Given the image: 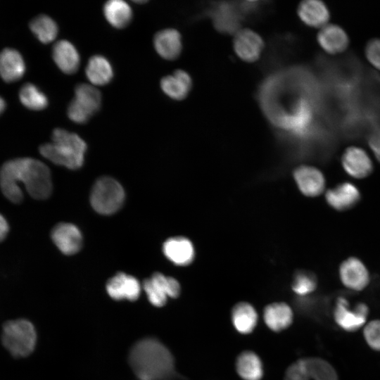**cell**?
<instances>
[{
	"instance_id": "5b68a950",
	"label": "cell",
	"mask_w": 380,
	"mask_h": 380,
	"mask_svg": "<svg viewBox=\"0 0 380 380\" xmlns=\"http://www.w3.org/2000/svg\"><path fill=\"white\" fill-rule=\"evenodd\" d=\"M125 191L120 184L109 177L99 178L94 184L90 202L93 208L102 215H111L122 205Z\"/></svg>"
},
{
	"instance_id": "4dcf8cb0",
	"label": "cell",
	"mask_w": 380,
	"mask_h": 380,
	"mask_svg": "<svg viewBox=\"0 0 380 380\" xmlns=\"http://www.w3.org/2000/svg\"><path fill=\"white\" fill-rule=\"evenodd\" d=\"M317 286V280L315 275L310 272L301 270L296 273L291 287L297 295L305 296L312 293Z\"/></svg>"
},
{
	"instance_id": "ffe728a7",
	"label": "cell",
	"mask_w": 380,
	"mask_h": 380,
	"mask_svg": "<svg viewBox=\"0 0 380 380\" xmlns=\"http://www.w3.org/2000/svg\"><path fill=\"white\" fill-rule=\"evenodd\" d=\"M52 56L58 68L65 74H73L80 67V54L75 46L66 39L58 41L53 45Z\"/></svg>"
},
{
	"instance_id": "9c48e42d",
	"label": "cell",
	"mask_w": 380,
	"mask_h": 380,
	"mask_svg": "<svg viewBox=\"0 0 380 380\" xmlns=\"http://www.w3.org/2000/svg\"><path fill=\"white\" fill-rule=\"evenodd\" d=\"M339 277L342 284L348 289L359 291L369 283V274L364 263L357 258L344 260L339 267Z\"/></svg>"
},
{
	"instance_id": "30bf717a",
	"label": "cell",
	"mask_w": 380,
	"mask_h": 380,
	"mask_svg": "<svg viewBox=\"0 0 380 380\" xmlns=\"http://www.w3.org/2000/svg\"><path fill=\"white\" fill-rule=\"evenodd\" d=\"M51 239L57 248L65 255L77 253L82 245V236L79 229L72 224L61 222L51 232Z\"/></svg>"
},
{
	"instance_id": "4fadbf2b",
	"label": "cell",
	"mask_w": 380,
	"mask_h": 380,
	"mask_svg": "<svg viewBox=\"0 0 380 380\" xmlns=\"http://www.w3.org/2000/svg\"><path fill=\"white\" fill-rule=\"evenodd\" d=\"M106 291L115 300L126 299L133 301L139 298L141 286L134 277L119 272L108 281Z\"/></svg>"
},
{
	"instance_id": "6da1fadb",
	"label": "cell",
	"mask_w": 380,
	"mask_h": 380,
	"mask_svg": "<svg viewBox=\"0 0 380 380\" xmlns=\"http://www.w3.org/2000/svg\"><path fill=\"white\" fill-rule=\"evenodd\" d=\"M21 182L27 193L35 199L49 198L52 192L49 168L32 158L12 159L0 168V187L3 194L12 203H19L23 194L18 182Z\"/></svg>"
},
{
	"instance_id": "d4e9b609",
	"label": "cell",
	"mask_w": 380,
	"mask_h": 380,
	"mask_svg": "<svg viewBox=\"0 0 380 380\" xmlns=\"http://www.w3.org/2000/svg\"><path fill=\"white\" fill-rule=\"evenodd\" d=\"M236 369L239 375L244 380H260L263 375L260 358L250 350L243 351L238 356Z\"/></svg>"
},
{
	"instance_id": "ba28073f",
	"label": "cell",
	"mask_w": 380,
	"mask_h": 380,
	"mask_svg": "<svg viewBox=\"0 0 380 380\" xmlns=\"http://www.w3.org/2000/svg\"><path fill=\"white\" fill-rule=\"evenodd\" d=\"M265 47L262 37L249 28L236 30L233 39V49L236 55L243 62L257 61Z\"/></svg>"
},
{
	"instance_id": "7c38bea8",
	"label": "cell",
	"mask_w": 380,
	"mask_h": 380,
	"mask_svg": "<svg viewBox=\"0 0 380 380\" xmlns=\"http://www.w3.org/2000/svg\"><path fill=\"white\" fill-rule=\"evenodd\" d=\"M293 177L300 191L307 196H317L324 189V175L316 167L300 165L294 170Z\"/></svg>"
},
{
	"instance_id": "9a60e30c",
	"label": "cell",
	"mask_w": 380,
	"mask_h": 380,
	"mask_svg": "<svg viewBox=\"0 0 380 380\" xmlns=\"http://www.w3.org/2000/svg\"><path fill=\"white\" fill-rule=\"evenodd\" d=\"M153 44L160 56L168 61L175 60L182 51V35L176 29H163L155 34Z\"/></svg>"
},
{
	"instance_id": "8fae6325",
	"label": "cell",
	"mask_w": 380,
	"mask_h": 380,
	"mask_svg": "<svg viewBox=\"0 0 380 380\" xmlns=\"http://www.w3.org/2000/svg\"><path fill=\"white\" fill-rule=\"evenodd\" d=\"M341 164L347 174L357 179L367 177L373 170L372 162L366 151L356 146L346 149L341 157Z\"/></svg>"
},
{
	"instance_id": "4316f807",
	"label": "cell",
	"mask_w": 380,
	"mask_h": 380,
	"mask_svg": "<svg viewBox=\"0 0 380 380\" xmlns=\"http://www.w3.org/2000/svg\"><path fill=\"white\" fill-rule=\"evenodd\" d=\"M72 100L92 116L101 108V94L94 86L81 83L76 85Z\"/></svg>"
},
{
	"instance_id": "8992f818",
	"label": "cell",
	"mask_w": 380,
	"mask_h": 380,
	"mask_svg": "<svg viewBox=\"0 0 380 380\" xmlns=\"http://www.w3.org/2000/svg\"><path fill=\"white\" fill-rule=\"evenodd\" d=\"M369 309L362 302L357 303L353 308L348 300L342 296L337 298L333 316L336 324L343 331L354 332L365 325Z\"/></svg>"
},
{
	"instance_id": "e0dca14e",
	"label": "cell",
	"mask_w": 380,
	"mask_h": 380,
	"mask_svg": "<svg viewBox=\"0 0 380 380\" xmlns=\"http://www.w3.org/2000/svg\"><path fill=\"white\" fill-rule=\"evenodd\" d=\"M297 14L304 24L315 28H322L325 26L330 18L327 6L319 0L301 1L298 6Z\"/></svg>"
},
{
	"instance_id": "484cf974",
	"label": "cell",
	"mask_w": 380,
	"mask_h": 380,
	"mask_svg": "<svg viewBox=\"0 0 380 380\" xmlns=\"http://www.w3.org/2000/svg\"><path fill=\"white\" fill-rule=\"evenodd\" d=\"M103 13L107 21L114 27L122 29L127 26L132 18L129 5L122 0H110L103 6Z\"/></svg>"
},
{
	"instance_id": "44dd1931",
	"label": "cell",
	"mask_w": 380,
	"mask_h": 380,
	"mask_svg": "<svg viewBox=\"0 0 380 380\" xmlns=\"http://www.w3.org/2000/svg\"><path fill=\"white\" fill-rule=\"evenodd\" d=\"M25 63L20 53L13 48L0 52V76L6 82L20 79L25 72Z\"/></svg>"
},
{
	"instance_id": "cb8c5ba5",
	"label": "cell",
	"mask_w": 380,
	"mask_h": 380,
	"mask_svg": "<svg viewBox=\"0 0 380 380\" xmlns=\"http://www.w3.org/2000/svg\"><path fill=\"white\" fill-rule=\"evenodd\" d=\"M232 322L238 332L243 334L251 333L257 324V312L250 303H238L232 308Z\"/></svg>"
},
{
	"instance_id": "836d02e7",
	"label": "cell",
	"mask_w": 380,
	"mask_h": 380,
	"mask_svg": "<svg viewBox=\"0 0 380 380\" xmlns=\"http://www.w3.org/2000/svg\"><path fill=\"white\" fill-rule=\"evenodd\" d=\"M365 56L373 66L380 70V39H372L367 42Z\"/></svg>"
},
{
	"instance_id": "7402d4cb",
	"label": "cell",
	"mask_w": 380,
	"mask_h": 380,
	"mask_svg": "<svg viewBox=\"0 0 380 380\" xmlns=\"http://www.w3.org/2000/svg\"><path fill=\"white\" fill-rule=\"evenodd\" d=\"M293 311L285 303H274L267 305L263 318L266 325L274 331H281L293 322Z\"/></svg>"
},
{
	"instance_id": "2e32d148",
	"label": "cell",
	"mask_w": 380,
	"mask_h": 380,
	"mask_svg": "<svg viewBox=\"0 0 380 380\" xmlns=\"http://www.w3.org/2000/svg\"><path fill=\"white\" fill-rule=\"evenodd\" d=\"M322 49L330 54L344 51L349 45V38L342 27L335 24H327L322 27L317 36Z\"/></svg>"
},
{
	"instance_id": "d6a6232c",
	"label": "cell",
	"mask_w": 380,
	"mask_h": 380,
	"mask_svg": "<svg viewBox=\"0 0 380 380\" xmlns=\"http://www.w3.org/2000/svg\"><path fill=\"white\" fill-rule=\"evenodd\" d=\"M284 380H315L305 369L301 360L291 364L286 369Z\"/></svg>"
},
{
	"instance_id": "f546056e",
	"label": "cell",
	"mask_w": 380,
	"mask_h": 380,
	"mask_svg": "<svg viewBox=\"0 0 380 380\" xmlns=\"http://www.w3.org/2000/svg\"><path fill=\"white\" fill-rule=\"evenodd\" d=\"M19 98L25 107L34 110H42L49 103L46 94L32 83H26L20 88Z\"/></svg>"
},
{
	"instance_id": "603a6c76",
	"label": "cell",
	"mask_w": 380,
	"mask_h": 380,
	"mask_svg": "<svg viewBox=\"0 0 380 380\" xmlns=\"http://www.w3.org/2000/svg\"><path fill=\"white\" fill-rule=\"evenodd\" d=\"M85 73L91 84L99 86L108 84L113 77L110 61L101 55H94L89 58Z\"/></svg>"
},
{
	"instance_id": "74e56055",
	"label": "cell",
	"mask_w": 380,
	"mask_h": 380,
	"mask_svg": "<svg viewBox=\"0 0 380 380\" xmlns=\"http://www.w3.org/2000/svg\"><path fill=\"white\" fill-rule=\"evenodd\" d=\"M6 107V101L1 96H0V115L4 111Z\"/></svg>"
},
{
	"instance_id": "d6986e66",
	"label": "cell",
	"mask_w": 380,
	"mask_h": 380,
	"mask_svg": "<svg viewBox=\"0 0 380 380\" xmlns=\"http://www.w3.org/2000/svg\"><path fill=\"white\" fill-rule=\"evenodd\" d=\"M192 85L191 75L182 69L176 70L172 75L165 76L160 80L163 91L176 101L184 99L189 95Z\"/></svg>"
},
{
	"instance_id": "8d00e7d4",
	"label": "cell",
	"mask_w": 380,
	"mask_h": 380,
	"mask_svg": "<svg viewBox=\"0 0 380 380\" xmlns=\"http://www.w3.org/2000/svg\"><path fill=\"white\" fill-rule=\"evenodd\" d=\"M9 226L6 218L0 214V242L2 241L8 234Z\"/></svg>"
},
{
	"instance_id": "ac0fdd59",
	"label": "cell",
	"mask_w": 380,
	"mask_h": 380,
	"mask_svg": "<svg viewBox=\"0 0 380 380\" xmlns=\"http://www.w3.org/2000/svg\"><path fill=\"white\" fill-rule=\"evenodd\" d=\"M166 258L177 265H188L192 262L195 251L191 241L184 236L172 237L163 246Z\"/></svg>"
},
{
	"instance_id": "5bb4252c",
	"label": "cell",
	"mask_w": 380,
	"mask_h": 380,
	"mask_svg": "<svg viewBox=\"0 0 380 380\" xmlns=\"http://www.w3.org/2000/svg\"><path fill=\"white\" fill-rule=\"evenodd\" d=\"M325 198L327 203L332 208L343 211L353 208L360 201L361 195L354 184L343 182L329 189Z\"/></svg>"
},
{
	"instance_id": "d590c367",
	"label": "cell",
	"mask_w": 380,
	"mask_h": 380,
	"mask_svg": "<svg viewBox=\"0 0 380 380\" xmlns=\"http://www.w3.org/2000/svg\"><path fill=\"white\" fill-rule=\"evenodd\" d=\"M368 144L376 158L380 163V127L375 128L369 134Z\"/></svg>"
},
{
	"instance_id": "1f68e13d",
	"label": "cell",
	"mask_w": 380,
	"mask_h": 380,
	"mask_svg": "<svg viewBox=\"0 0 380 380\" xmlns=\"http://www.w3.org/2000/svg\"><path fill=\"white\" fill-rule=\"evenodd\" d=\"M363 336L370 348L380 352V319L372 320L366 324Z\"/></svg>"
},
{
	"instance_id": "83f0119b",
	"label": "cell",
	"mask_w": 380,
	"mask_h": 380,
	"mask_svg": "<svg viewBox=\"0 0 380 380\" xmlns=\"http://www.w3.org/2000/svg\"><path fill=\"white\" fill-rule=\"evenodd\" d=\"M30 28L36 37L44 44L53 41L58 32V27L54 20L44 14L32 18Z\"/></svg>"
},
{
	"instance_id": "e575fe53",
	"label": "cell",
	"mask_w": 380,
	"mask_h": 380,
	"mask_svg": "<svg viewBox=\"0 0 380 380\" xmlns=\"http://www.w3.org/2000/svg\"><path fill=\"white\" fill-rule=\"evenodd\" d=\"M67 113L70 120L77 124H84L91 117L73 100L68 105Z\"/></svg>"
},
{
	"instance_id": "f1b7e54d",
	"label": "cell",
	"mask_w": 380,
	"mask_h": 380,
	"mask_svg": "<svg viewBox=\"0 0 380 380\" xmlns=\"http://www.w3.org/2000/svg\"><path fill=\"white\" fill-rule=\"evenodd\" d=\"M301 360L315 380H338L336 371L327 360L317 357H304Z\"/></svg>"
},
{
	"instance_id": "277c9868",
	"label": "cell",
	"mask_w": 380,
	"mask_h": 380,
	"mask_svg": "<svg viewBox=\"0 0 380 380\" xmlns=\"http://www.w3.org/2000/svg\"><path fill=\"white\" fill-rule=\"evenodd\" d=\"M37 339L34 326L25 318L8 319L2 325L1 343L14 358L30 355L35 349Z\"/></svg>"
},
{
	"instance_id": "52a82bcc",
	"label": "cell",
	"mask_w": 380,
	"mask_h": 380,
	"mask_svg": "<svg viewBox=\"0 0 380 380\" xmlns=\"http://www.w3.org/2000/svg\"><path fill=\"white\" fill-rule=\"evenodd\" d=\"M144 289L150 303L156 306H163L168 298H177L181 291L177 280L161 273H155L144 282Z\"/></svg>"
},
{
	"instance_id": "7a4b0ae2",
	"label": "cell",
	"mask_w": 380,
	"mask_h": 380,
	"mask_svg": "<svg viewBox=\"0 0 380 380\" xmlns=\"http://www.w3.org/2000/svg\"><path fill=\"white\" fill-rule=\"evenodd\" d=\"M129 362L139 380H168L175 374L171 353L154 338H145L134 344Z\"/></svg>"
},
{
	"instance_id": "3957f363",
	"label": "cell",
	"mask_w": 380,
	"mask_h": 380,
	"mask_svg": "<svg viewBox=\"0 0 380 380\" xmlns=\"http://www.w3.org/2000/svg\"><path fill=\"white\" fill-rule=\"evenodd\" d=\"M52 142L42 144L39 152L52 163L68 169L80 168L87 151L85 141L77 134L56 128L52 133Z\"/></svg>"
}]
</instances>
